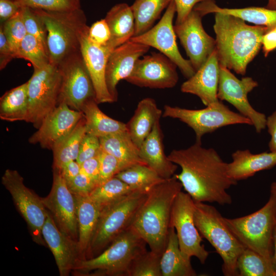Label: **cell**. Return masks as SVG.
<instances>
[{"mask_svg":"<svg viewBox=\"0 0 276 276\" xmlns=\"http://www.w3.org/2000/svg\"><path fill=\"white\" fill-rule=\"evenodd\" d=\"M168 157L181 168V172L174 175L194 201L232 203L227 190L237 181L228 176L227 163L214 149L195 142L186 149L173 150Z\"/></svg>","mask_w":276,"mask_h":276,"instance_id":"cell-1","label":"cell"},{"mask_svg":"<svg viewBox=\"0 0 276 276\" xmlns=\"http://www.w3.org/2000/svg\"><path fill=\"white\" fill-rule=\"evenodd\" d=\"M213 28L219 64L242 75L259 53L263 36L270 30L249 26L241 19L221 13H215Z\"/></svg>","mask_w":276,"mask_h":276,"instance_id":"cell-2","label":"cell"},{"mask_svg":"<svg viewBox=\"0 0 276 276\" xmlns=\"http://www.w3.org/2000/svg\"><path fill=\"white\" fill-rule=\"evenodd\" d=\"M182 188L174 175L152 187L130 226L146 242L150 250L158 255L162 256L165 249L172 206Z\"/></svg>","mask_w":276,"mask_h":276,"instance_id":"cell-3","label":"cell"},{"mask_svg":"<svg viewBox=\"0 0 276 276\" xmlns=\"http://www.w3.org/2000/svg\"><path fill=\"white\" fill-rule=\"evenodd\" d=\"M194 219L200 235L222 258L223 274L239 276L237 260L246 248L230 230L224 217L214 206L195 201Z\"/></svg>","mask_w":276,"mask_h":276,"instance_id":"cell-4","label":"cell"},{"mask_svg":"<svg viewBox=\"0 0 276 276\" xmlns=\"http://www.w3.org/2000/svg\"><path fill=\"white\" fill-rule=\"evenodd\" d=\"M34 10L46 27L51 64L58 66L66 58L80 51L81 35L87 26L85 14L81 8L65 12Z\"/></svg>","mask_w":276,"mask_h":276,"instance_id":"cell-5","label":"cell"},{"mask_svg":"<svg viewBox=\"0 0 276 276\" xmlns=\"http://www.w3.org/2000/svg\"><path fill=\"white\" fill-rule=\"evenodd\" d=\"M146 242L131 227L118 237L101 253L80 260L73 271L78 274L126 276L133 260L146 250Z\"/></svg>","mask_w":276,"mask_h":276,"instance_id":"cell-6","label":"cell"},{"mask_svg":"<svg viewBox=\"0 0 276 276\" xmlns=\"http://www.w3.org/2000/svg\"><path fill=\"white\" fill-rule=\"evenodd\" d=\"M147 193L134 190L101 209L87 259L99 255L130 227Z\"/></svg>","mask_w":276,"mask_h":276,"instance_id":"cell-7","label":"cell"},{"mask_svg":"<svg viewBox=\"0 0 276 276\" xmlns=\"http://www.w3.org/2000/svg\"><path fill=\"white\" fill-rule=\"evenodd\" d=\"M224 219L230 230L246 248L257 252L272 263L276 222L275 196L270 194L267 203L251 214L233 219L224 217Z\"/></svg>","mask_w":276,"mask_h":276,"instance_id":"cell-8","label":"cell"},{"mask_svg":"<svg viewBox=\"0 0 276 276\" xmlns=\"http://www.w3.org/2000/svg\"><path fill=\"white\" fill-rule=\"evenodd\" d=\"M162 117L177 119L194 131L196 142L201 143L203 135L222 127L234 124L252 125L251 121L240 113L232 111L221 101L203 109H189L166 105Z\"/></svg>","mask_w":276,"mask_h":276,"instance_id":"cell-9","label":"cell"},{"mask_svg":"<svg viewBox=\"0 0 276 276\" xmlns=\"http://www.w3.org/2000/svg\"><path fill=\"white\" fill-rule=\"evenodd\" d=\"M58 66L51 63L34 68L28 82V113L26 122L38 128L42 120L58 105L61 84Z\"/></svg>","mask_w":276,"mask_h":276,"instance_id":"cell-10","label":"cell"},{"mask_svg":"<svg viewBox=\"0 0 276 276\" xmlns=\"http://www.w3.org/2000/svg\"><path fill=\"white\" fill-rule=\"evenodd\" d=\"M2 183L9 191L15 205L27 224L31 236L39 245H47L42 235L48 211L42 198L27 187L18 171L7 169L2 177Z\"/></svg>","mask_w":276,"mask_h":276,"instance_id":"cell-11","label":"cell"},{"mask_svg":"<svg viewBox=\"0 0 276 276\" xmlns=\"http://www.w3.org/2000/svg\"><path fill=\"white\" fill-rule=\"evenodd\" d=\"M58 66L61 77L58 105L65 103L72 109L81 111L87 101L95 99V91L80 51Z\"/></svg>","mask_w":276,"mask_h":276,"instance_id":"cell-12","label":"cell"},{"mask_svg":"<svg viewBox=\"0 0 276 276\" xmlns=\"http://www.w3.org/2000/svg\"><path fill=\"white\" fill-rule=\"evenodd\" d=\"M195 201L187 192L181 191L173 203L170 226L176 231L180 250L185 256L197 258L204 264L209 252L201 243L202 239L194 219Z\"/></svg>","mask_w":276,"mask_h":276,"instance_id":"cell-13","label":"cell"},{"mask_svg":"<svg viewBox=\"0 0 276 276\" xmlns=\"http://www.w3.org/2000/svg\"><path fill=\"white\" fill-rule=\"evenodd\" d=\"M176 13V6L172 0L160 20L149 30L130 40L153 47L172 60L188 79L195 73L189 60L179 52L176 40L173 21Z\"/></svg>","mask_w":276,"mask_h":276,"instance_id":"cell-14","label":"cell"},{"mask_svg":"<svg viewBox=\"0 0 276 276\" xmlns=\"http://www.w3.org/2000/svg\"><path fill=\"white\" fill-rule=\"evenodd\" d=\"M258 82L249 77L237 78L227 67L219 64L217 97L232 104L244 117L249 119L258 133L266 125L265 115L256 110L249 103L247 95L258 86Z\"/></svg>","mask_w":276,"mask_h":276,"instance_id":"cell-15","label":"cell"},{"mask_svg":"<svg viewBox=\"0 0 276 276\" xmlns=\"http://www.w3.org/2000/svg\"><path fill=\"white\" fill-rule=\"evenodd\" d=\"M59 229L78 241L77 207L75 195L68 189L59 171L53 169V180L49 194L42 198Z\"/></svg>","mask_w":276,"mask_h":276,"instance_id":"cell-16","label":"cell"},{"mask_svg":"<svg viewBox=\"0 0 276 276\" xmlns=\"http://www.w3.org/2000/svg\"><path fill=\"white\" fill-rule=\"evenodd\" d=\"M177 65L163 54L152 53L136 62L128 82L144 87L165 89L172 88L178 80Z\"/></svg>","mask_w":276,"mask_h":276,"instance_id":"cell-17","label":"cell"},{"mask_svg":"<svg viewBox=\"0 0 276 276\" xmlns=\"http://www.w3.org/2000/svg\"><path fill=\"white\" fill-rule=\"evenodd\" d=\"M202 16L193 9L181 22L174 26L179 38L195 72L206 61L215 50L216 40L204 30Z\"/></svg>","mask_w":276,"mask_h":276,"instance_id":"cell-18","label":"cell"},{"mask_svg":"<svg viewBox=\"0 0 276 276\" xmlns=\"http://www.w3.org/2000/svg\"><path fill=\"white\" fill-rule=\"evenodd\" d=\"M83 117L82 111L72 109L65 103H60L45 116L29 142L52 150L75 128Z\"/></svg>","mask_w":276,"mask_h":276,"instance_id":"cell-19","label":"cell"},{"mask_svg":"<svg viewBox=\"0 0 276 276\" xmlns=\"http://www.w3.org/2000/svg\"><path fill=\"white\" fill-rule=\"evenodd\" d=\"M87 26L82 33L80 52L89 73L98 104L114 102L106 84L105 73L108 57L113 51L107 45L100 46L91 42L88 37Z\"/></svg>","mask_w":276,"mask_h":276,"instance_id":"cell-20","label":"cell"},{"mask_svg":"<svg viewBox=\"0 0 276 276\" xmlns=\"http://www.w3.org/2000/svg\"><path fill=\"white\" fill-rule=\"evenodd\" d=\"M150 47L131 40L115 48L110 54L106 65L105 78L108 90L114 102L118 100L117 85L131 74L137 60Z\"/></svg>","mask_w":276,"mask_h":276,"instance_id":"cell-21","label":"cell"},{"mask_svg":"<svg viewBox=\"0 0 276 276\" xmlns=\"http://www.w3.org/2000/svg\"><path fill=\"white\" fill-rule=\"evenodd\" d=\"M42 235L54 256L60 275H68L81 260L77 241L59 229L48 211L42 228Z\"/></svg>","mask_w":276,"mask_h":276,"instance_id":"cell-22","label":"cell"},{"mask_svg":"<svg viewBox=\"0 0 276 276\" xmlns=\"http://www.w3.org/2000/svg\"><path fill=\"white\" fill-rule=\"evenodd\" d=\"M219 63L215 51L195 74L181 85V91L197 96L206 106L218 101Z\"/></svg>","mask_w":276,"mask_h":276,"instance_id":"cell-23","label":"cell"},{"mask_svg":"<svg viewBox=\"0 0 276 276\" xmlns=\"http://www.w3.org/2000/svg\"><path fill=\"white\" fill-rule=\"evenodd\" d=\"M140 156L162 178L169 179L175 174L177 165L170 160L165 153L163 134L159 121L155 124L152 130L141 146Z\"/></svg>","mask_w":276,"mask_h":276,"instance_id":"cell-24","label":"cell"},{"mask_svg":"<svg viewBox=\"0 0 276 276\" xmlns=\"http://www.w3.org/2000/svg\"><path fill=\"white\" fill-rule=\"evenodd\" d=\"M232 156V162L227 163V172L228 176L236 181L246 179L258 172L276 165V152L253 154L249 150H239Z\"/></svg>","mask_w":276,"mask_h":276,"instance_id":"cell-25","label":"cell"},{"mask_svg":"<svg viewBox=\"0 0 276 276\" xmlns=\"http://www.w3.org/2000/svg\"><path fill=\"white\" fill-rule=\"evenodd\" d=\"M193 9L198 12L202 16L211 13H221L256 25L266 27L270 30L276 27V9L266 7L221 8L213 0H205L197 4Z\"/></svg>","mask_w":276,"mask_h":276,"instance_id":"cell-26","label":"cell"},{"mask_svg":"<svg viewBox=\"0 0 276 276\" xmlns=\"http://www.w3.org/2000/svg\"><path fill=\"white\" fill-rule=\"evenodd\" d=\"M75 197L78 231V246L81 260L86 259L101 209L89 195H75Z\"/></svg>","mask_w":276,"mask_h":276,"instance_id":"cell-27","label":"cell"},{"mask_svg":"<svg viewBox=\"0 0 276 276\" xmlns=\"http://www.w3.org/2000/svg\"><path fill=\"white\" fill-rule=\"evenodd\" d=\"M162 114L153 99L146 98L139 102L126 126L132 141L139 148Z\"/></svg>","mask_w":276,"mask_h":276,"instance_id":"cell-28","label":"cell"},{"mask_svg":"<svg viewBox=\"0 0 276 276\" xmlns=\"http://www.w3.org/2000/svg\"><path fill=\"white\" fill-rule=\"evenodd\" d=\"M111 37L107 45L112 50L129 41L134 35L135 19L131 8L125 3L113 6L105 17Z\"/></svg>","mask_w":276,"mask_h":276,"instance_id":"cell-29","label":"cell"},{"mask_svg":"<svg viewBox=\"0 0 276 276\" xmlns=\"http://www.w3.org/2000/svg\"><path fill=\"white\" fill-rule=\"evenodd\" d=\"M162 276H195L191 259L184 255L180 249L175 228L171 226L165 249L161 256Z\"/></svg>","mask_w":276,"mask_h":276,"instance_id":"cell-30","label":"cell"},{"mask_svg":"<svg viewBox=\"0 0 276 276\" xmlns=\"http://www.w3.org/2000/svg\"><path fill=\"white\" fill-rule=\"evenodd\" d=\"M98 104L95 99H91L81 109L87 134L100 138L127 130L126 124L107 116Z\"/></svg>","mask_w":276,"mask_h":276,"instance_id":"cell-31","label":"cell"},{"mask_svg":"<svg viewBox=\"0 0 276 276\" xmlns=\"http://www.w3.org/2000/svg\"><path fill=\"white\" fill-rule=\"evenodd\" d=\"M101 148L117 158L125 169L136 164H145L140 156V148L128 131L99 138Z\"/></svg>","mask_w":276,"mask_h":276,"instance_id":"cell-32","label":"cell"},{"mask_svg":"<svg viewBox=\"0 0 276 276\" xmlns=\"http://www.w3.org/2000/svg\"><path fill=\"white\" fill-rule=\"evenodd\" d=\"M28 113V82L6 92L0 99V118L26 121Z\"/></svg>","mask_w":276,"mask_h":276,"instance_id":"cell-33","label":"cell"},{"mask_svg":"<svg viewBox=\"0 0 276 276\" xmlns=\"http://www.w3.org/2000/svg\"><path fill=\"white\" fill-rule=\"evenodd\" d=\"M86 133L85 121L83 117L75 128L52 148L53 169L59 170L70 162L76 160L80 144Z\"/></svg>","mask_w":276,"mask_h":276,"instance_id":"cell-34","label":"cell"},{"mask_svg":"<svg viewBox=\"0 0 276 276\" xmlns=\"http://www.w3.org/2000/svg\"><path fill=\"white\" fill-rule=\"evenodd\" d=\"M171 1L135 0L130 6L135 19L134 36L142 34L152 28Z\"/></svg>","mask_w":276,"mask_h":276,"instance_id":"cell-35","label":"cell"},{"mask_svg":"<svg viewBox=\"0 0 276 276\" xmlns=\"http://www.w3.org/2000/svg\"><path fill=\"white\" fill-rule=\"evenodd\" d=\"M115 176L133 190L146 192L165 179L145 164L133 165L120 172Z\"/></svg>","mask_w":276,"mask_h":276,"instance_id":"cell-36","label":"cell"},{"mask_svg":"<svg viewBox=\"0 0 276 276\" xmlns=\"http://www.w3.org/2000/svg\"><path fill=\"white\" fill-rule=\"evenodd\" d=\"M237 266L239 276H276L272 263L248 248L240 255Z\"/></svg>","mask_w":276,"mask_h":276,"instance_id":"cell-37","label":"cell"},{"mask_svg":"<svg viewBox=\"0 0 276 276\" xmlns=\"http://www.w3.org/2000/svg\"><path fill=\"white\" fill-rule=\"evenodd\" d=\"M134 190L122 180L114 176L97 185L89 195L101 209Z\"/></svg>","mask_w":276,"mask_h":276,"instance_id":"cell-38","label":"cell"},{"mask_svg":"<svg viewBox=\"0 0 276 276\" xmlns=\"http://www.w3.org/2000/svg\"><path fill=\"white\" fill-rule=\"evenodd\" d=\"M15 58L29 61L34 69L42 67L50 63L46 48L36 37L28 34L20 42L15 53Z\"/></svg>","mask_w":276,"mask_h":276,"instance_id":"cell-39","label":"cell"},{"mask_svg":"<svg viewBox=\"0 0 276 276\" xmlns=\"http://www.w3.org/2000/svg\"><path fill=\"white\" fill-rule=\"evenodd\" d=\"M160 258L150 250L143 251L133 260L126 276H162Z\"/></svg>","mask_w":276,"mask_h":276,"instance_id":"cell-40","label":"cell"},{"mask_svg":"<svg viewBox=\"0 0 276 276\" xmlns=\"http://www.w3.org/2000/svg\"><path fill=\"white\" fill-rule=\"evenodd\" d=\"M1 27L15 57V53L20 42L27 34L22 18V8L14 16L1 24Z\"/></svg>","mask_w":276,"mask_h":276,"instance_id":"cell-41","label":"cell"},{"mask_svg":"<svg viewBox=\"0 0 276 276\" xmlns=\"http://www.w3.org/2000/svg\"><path fill=\"white\" fill-rule=\"evenodd\" d=\"M21 7L47 11L65 12L81 8L80 0H14Z\"/></svg>","mask_w":276,"mask_h":276,"instance_id":"cell-42","label":"cell"},{"mask_svg":"<svg viewBox=\"0 0 276 276\" xmlns=\"http://www.w3.org/2000/svg\"><path fill=\"white\" fill-rule=\"evenodd\" d=\"M22 14L27 34L36 37L48 50L47 31L42 19L34 9L28 7H22Z\"/></svg>","mask_w":276,"mask_h":276,"instance_id":"cell-43","label":"cell"},{"mask_svg":"<svg viewBox=\"0 0 276 276\" xmlns=\"http://www.w3.org/2000/svg\"><path fill=\"white\" fill-rule=\"evenodd\" d=\"M99 158L100 176L98 185L115 176L120 172L125 169L117 158L102 149L99 154Z\"/></svg>","mask_w":276,"mask_h":276,"instance_id":"cell-44","label":"cell"},{"mask_svg":"<svg viewBox=\"0 0 276 276\" xmlns=\"http://www.w3.org/2000/svg\"><path fill=\"white\" fill-rule=\"evenodd\" d=\"M101 150L99 138L86 133L80 144L76 161L81 165L84 161L98 156Z\"/></svg>","mask_w":276,"mask_h":276,"instance_id":"cell-45","label":"cell"},{"mask_svg":"<svg viewBox=\"0 0 276 276\" xmlns=\"http://www.w3.org/2000/svg\"><path fill=\"white\" fill-rule=\"evenodd\" d=\"M87 35L93 43L100 46L106 45L110 40L111 33L105 18L95 22L89 27Z\"/></svg>","mask_w":276,"mask_h":276,"instance_id":"cell-46","label":"cell"},{"mask_svg":"<svg viewBox=\"0 0 276 276\" xmlns=\"http://www.w3.org/2000/svg\"><path fill=\"white\" fill-rule=\"evenodd\" d=\"M66 182L75 195H89L98 185L96 181L81 172Z\"/></svg>","mask_w":276,"mask_h":276,"instance_id":"cell-47","label":"cell"},{"mask_svg":"<svg viewBox=\"0 0 276 276\" xmlns=\"http://www.w3.org/2000/svg\"><path fill=\"white\" fill-rule=\"evenodd\" d=\"M176 9V19L175 24L182 22L194 7L198 3L205 0H173Z\"/></svg>","mask_w":276,"mask_h":276,"instance_id":"cell-48","label":"cell"},{"mask_svg":"<svg viewBox=\"0 0 276 276\" xmlns=\"http://www.w3.org/2000/svg\"><path fill=\"white\" fill-rule=\"evenodd\" d=\"M15 58L14 54L0 27V69H4L10 61Z\"/></svg>","mask_w":276,"mask_h":276,"instance_id":"cell-49","label":"cell"},{"mask_svg":"<svg viewBox=\"0 0 276 276\" xmlns=\"http://www.w3.org/2000/svg\"><path fill=\"white\" fill-rule=\"evenodd\" d=\"M14 0H0V20L3 24L14 16L21 9Z\"/></svg>","mask_w":276,"mask_h":276,"instance_id":"cell-50","label":"cell"},{"mask_svg":"<svg viewBox=\"0 0 276 276\" xmlns=\"http://www.w3.org/2000/svg\"><path fill=\"white\" fill-rule=\"evenodd\" d=\"M81 172L94 180L98 185L100 176L99 155L82 163L81 164Z\"/></svg>","mask_w":276,"mask_h":276,"instance_id":"cell-51","label":"cell"},{"mask_svg":"<svg viewBox=\"0 0 276 276\" xmlns=\"http://www.w3.org/2000/svg\"><path fill=\"white\" fill-rule=\"evenodd\" d=\"M58 170L65 180L68 181L80 173L81 165L76 160H72Z\"/></svg>","mask_w":276,"mask_h":276,"instance_id":"cell-52","label":"cell"},{"mask_svg":"<svg viewBox=\"0 0 276 276\" xmlns=\"http://www.w3.org/2000/svg\"><path fill=\"white\" fill-rule=\"evenodd\" d=\"M262 47L265 57L276 49V31L274 29L268 30L263 36Z\"/></svg>","mask_w":276,"mask_h":276,"instance_id":"cell-53","label":"cell"},{"mask_svg":"<svg viewBox=\"0 0 276 276\" xmlns=\"http://www.w3.org/2000/svg\"><path fill=\"white\" fill-rule=\"evenodd\" d=\"M266 126L271 135L268 146L270 151L276 152V110L266 119Z\"/></svg>","mask_w":276,"mask_h":276,"instance_id":"cell-54","label":"cell"},{"mask_svg":"<svg viewBox=\"0 0 276 276\" xmlns=\"http://www.w3.org/2000/svg\"><path fill=\"white\" fill-rule=\"evenodd\" d=\"M272 264L276 273V222L273 232V253L272 259Z\"/></svg>","mask_w":276,"mask_h":276,"instance_id":"cell-55","label":"cell"},{"mask_svg":"<svg viewBox=\"0 0 276 276\" xmlns=\"http://www.w3.org/2000/svg\"><path fill=\"white\" fill-rule=\"evenodd\" d=\"M266 8L270 9H276V0L268 1Z\"/></svg>","mask_w":276,"mask_h":276,"instance_id":"cell-56","label":"cell"},{"mask_svg":"<svg viewBox=\"0 0 276 276\" xmlns=\"http://www.w3.org/2000/svg\"><path fill=\"white\" fill-rule=\"evenodd\" d=\"M270 194L273 195L276 197V181L272 182L271 185Z\"/></svg>","mask_w":276,"mask_h":276,"instance_id":"cell-57","label":"cell"},{"mask_svg":"<svg viewBox=\"0 0 276 276\" xmlns=\"http://www.w3.org/2000/svg\"><path fill=\"white\" fill-rule=\"evenodd\" d=\"M276 31V27L273 28Z\"/></svg>","mask_w":276,"mask_h":276,"instance_id":"cell-58","label":"cell"},{"mask_svg":"<svg viewBox=\"0 0 276 276\" xmlns=\"http://www.w3.org/2000/svg\"><path fill=\"white\" fill-rule=\"evenodd\" d=\"M269 1V0H268V1Z\"/></svg>","mask_w":276,"mask_h":276,"instance_id":"cell-59","label":"cell"}]
</instances>
